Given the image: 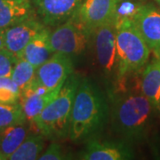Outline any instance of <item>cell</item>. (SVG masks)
I'll use <instances>...</instances> for the list:
<instances>
[{"instance_id":"1","label":"cell","mask_w":160,"mask_h":160,"mask_svg":"<svg viewBox=\"0 0 160 160\" xmlns=\"http://www.w3.org/2000/svg\"><path fill=\"white\" fill-rule=\"evenodd\" d=\"M110 118L107 92L86 77H81L75 94L68 138L76 143L95 138L106 127Z\"/></svg>"},{"instance_id":"2","label":"cell","mask_w":160,"mask_h":160,"mask_svg":"<svg viewBox=\"0 0 160 160\" xmlns=\"http://www.w3.org/2000/svg\"><path fill=\"white\" fill-rule=\"evenodd\" d=\"M109 99L112 131L129 143L142 142L149 136L157 109L142 91L126 90Z\"/></svg>"},{"instance_id":"3","label":"cell","mask_w":160,"mask_h":160,"mask_svg":"<svg viewBox=\"0 0 160 160\" xmlns=\"http://www.w3.org/2000/svg\"><path fill=\"white\" fill-rule=\"evenodd\" d=\"M116 27L118 72L117 87L113 94L128 90L126 86L128 78L143 69L149 62L151 51L132 20L116 23Z\"/></svg>"},{"instance_id":"4","label":"cell","mask_w":160,"mask_h":160,"mask_svg":"<svg viewBox=\"0 0 160 160\" xmlns=\"http://www.w3.org/2000/svg\"><path fill=\"white\" fill-rule=\"evenodd\" d=\"M81 77L76 72L69 75L35 121L34 127L47 140L57 142L68 138L71 109Z\"/></svg>"},{"instance_id":"5","label":"cell","mask_w":160,"mask_h":160,"mask_svg":"<svg viewBox=\"0 0 160 160\" xmlns=\"http://www.w3.org/2000/svg\"><path fill=\"white\" fill-rule=\"evenodd\" d=\"M92 64L107 89L108 96L115 92L118 82L117 27L110 22L92 29L88 45Z\"/></svg>"},{"instance_id":"6","label":"cell","mask_w":160,"mask_h":160,"mask_svg":"<svg viewBox=\"0 0 160 160\" xmlns=\"http://www.w3.org/2000/svg\"><path fill=\"white\" fill-rule=\"evenodd\" d=\"M91 30L84 26L77 15L51 29L50 44L53 52H62L74 58L88 49Z\"/></svg>"},{"instance_id":"7","label":"cell","mask_w":160,"mask_h":160,"mask_svg":"<svg viewBox=\"0 0 160 160\" xmlns=\"http://www.w3.org/2000/svg\"><path fill=\"white\" fill-rule=\"evenodd\" d=\"M84 0H31L36 16L46 27L54 29L77 15Z\"/></svg>"},{"instance_id":"8","label":"cell","mask_w":160,"mask_h":160,"mask_svg":"<svg viewBox=\"0 0 160 160\" xmlns=\"http://www.w3.org/2000/svg\"><path fill=\"white\" fill-rule=\"evenodd\" d=\"M73 72V58L56 52L37 69L36 80L48 90L53 91L61 88Z\"/></svg>"},{"instance_id":"9","label":"cell","mask_w":160,"mask_h":160,"mask_svg":"<svg viewBox=\"0 0 160 160\" xmlns=\"http://www.w3.org/2000/svg\"><path fill=\"white\" fill-rule=\"evenodd\" d=\"M85 149L78 155L82 160H129L134 158L131 143L118 141H101L92 138L86 142Z\"/></svg>"},{"instance_id":"10","label":"cell","mask_w":160,"mask_h":160,"mask_svg":"<svg viewBox=\"0 0 160 160\" xmlns=\"http://www.w3.org/2000/svg\"><path fill=\"white\" fill-rule=\"evenodd\" d=\"M45 27L35 14L6 28L4 29L6 49L20 58L25 46Z\"/></svg>"},{"instance_id":"11","label":"cell","mask_w":160,"mask_h":160,"mask_svg":"<svg viewBox=\"0 0 160 160\" xmlns=\"http://www.w3.org/2000/svg\"><path fill=\"white\" fill-rule=\"evenodd\" d=\"M61 88L53 91L48 90L35 78L30 85L21 92L19 102L22 105L27 122L31 127H34L38 117L52 99L56 96Z\"/></svg>"},{"instance_id":"12","label":"cell","mask_w":160,"mask_h":160,"mask_svg":"<svg viewBox=\"0 0 160 160\" xmlns=\"http://www.w3.org/2000/svg\"><path fill=\"white\" fill-rule=\"evenodd\" d=\"M132 21L150 50L160 52V6L148 2Z\"/></svg>"},{"instance_id":"13","label":"cell","mask_w":160,"mask_h":160,"mask_svg":"<svg viewBox=\"0 0 160 160\" xmlns=\"http://www.w3.org/2000/svg\"><path fill=\"white\" fill-rule=\"evenodd\" d=\"M116 0H84L77 17L88 29L115 22Z\"/></svg>"},{"instance_id":"14","label":"cell","mask_w":160,"mask_h":160,"mask_svg":"<svg viewBox=\"0 0 160 160\" xmlns=\"http://www.w3.org/2000/svg\"><path fill=\"white\" fill-rule=\"evenodd\" d=\"M140 89L156 108H159L160 52H154V57L143 68Z\"/></svg>"},{"instance_id":"15","label":"cell","mask_w":160,"mask_h":160,"mask_svg":"<svg viewBox=\"0 0 160 160\" xmlns=\"http://www.w3.org/2000/svg\"><path fill=\"white\" fill-rule=\"evenodd\" d=\"M51 29L45 27L25 46L20 58H23L37 69L53 54L50 44Z\"/></svg>"},{"instance_id":"16","label":"cell","mask_w":160,"mask_h":160,"mask_svg":"<svg viewBox=\"0 0 160 160\" xmlns=\"http://www.w3.org/2000/svg\"><path fill=\"white\" fill-rule=\"evenodd\" d=\"M31 0H0V29L35 15Z\"/></svg>"},{"instance_id":"17","label":"cell","mask_w":160,"mask_h":160,"mask_svg":"<svg viewBox=\"0 0 160 160\" xmlns=\"http://www.w3.org/2000/svg\"><path fill=\"white\" fill-rule=\"evenodd\" d=\"M29 134L26 124L6 127L0 130V152L9 159L23 141Z\"/></svg>"},{"instance_id":"18","label":"cell","mask_w":160,"mask_h":160,"mask_svg":"<svg viewBox=\"0 0 160 160\" xmlns=\"http://www.w3.org/2000/svg\"><path fill=\"white\" fill-rule=\"evenodd\" d=\"M45 136L42 133H31L23 141L12 154L10 160H35L38 159L45 149Z\"/></svg>"},{"instance_id":"19","label":"cell","mask_w":160,"mask_h":160,"mask_svg":"<svg viewBox=\"0 0 160 160\" xmlns=\"http://www.w3.org/2000/svg\"><path fill=\"white\" fill-rule=\"evenodd\" d=\"M26 123V117L19 102L15 103L0 102V130Z\"/></svg>"},{"instance_id":"20","label":"cell","mask_w":160,"mask_h":160,"mask_svg":"<svg viewBox=\"0 0 160 160\" xmlns=\"http://www.w3.org/2000/svg\"><path fill=\"white\" fill-rule=\"evenodd\" d=\"M37 68L23 58H18L12 69L11 78L21 92L30 85L36 78Z\"/></svg>"},{"instance_id":"21","label":"cell","mask_w":160,"mask_h":160,"mask_svg":"<svg viewBox=\"0 0 160 160\" xmlns=\"http://www.w3.org/2000/svg\"><path fill=\"white\" fill-rule=\"evenodd\" d=\"M148 0H116L115 23L125 20H133Z\"/></svg>"},{"instance_id":"22","label":"cell","mask_w":160,"mask_h":160,"mask_svg":"<svg viewBox=\"0 0 160 160\" xmlns=\"http://www.w3.org/2000/svg\"><path fill=\"white\" fill-rule=\"evenodd\" d=\"M17 59L6 48L0 51V78H11Z\"/></svg>"},{"instance_id":"23","label":"cell","mask_w":160,"mask_h":160,"mask_svg":"<svg viewBox=\"0 0 160 160\" xmlns=\"http://www.w3.org/2000/svg\"><path fill=\"white\" fill-rule=\"evenodd\" d=\"M69 158H70L65 152L62 146L56 142V141H53L38 158L39 160H63Z\"/></svg>"},{"instance_id":"24","label":"cell","mask_w":160,"mask_h":160,"mask_svg":"<svg viewBox=\"0 0 160 160\" xmlns=\"http://www.w3.org/2000/svg\"><path fill=\"white\" fill-rule=\"evenodd\" d=\"M151 150L154 157L158 159H160V141H156L151 146Z\"/></svg>"},{"instance_id":"25","label":"cell","mask_w":160,"mask_h":160,"mask_svg":"<svg viewBox=\"0 0 160 160\" xmlns=\"http://www.w3.org/2000/svg\"><path fill=\"white\" fill-rule=\"evenodd\" d=\"M6 48L5 44V36H4V29H0V51Z\"/></svg>"},{"instance_id":"26","label":"cell","mask_w":160,"mask_h":160,"mask_svg":"<svg viewBox=\"0 0 160 160\" xmlns=\"http://www.w3.org/2000/svg\"><path fill=\"white\" fill-rule=\"evenodd\" d=\"M0 160H6V158L0 152Z\"/></svg>"},{"instance_id":"27","label":"cell","mask_w":160,"mask_h":160,"mask_svg":"<svg viewBox=\"0 0 160 160\" xmlns=\"http://www.w3.org/2000/svg\"><path fill=\"white\" fill-rule=\"evenodd\" d=\"M155 2H156V3H157V4H158V6H160V0H154Z\"/></svg>"},{"instance_id":"28","label":"cell","mask_w":160,"mask_h":160,"mask_svg":"<svg viewBox=\"0 0 160 160\" xmlns=\"http://www.w3.org/2000/svg\"><path fill=\"white\" fill-rule=\"evenodd\" d=\"M159 109H160V103H159Z\"/></svg>"}]
</instances>
